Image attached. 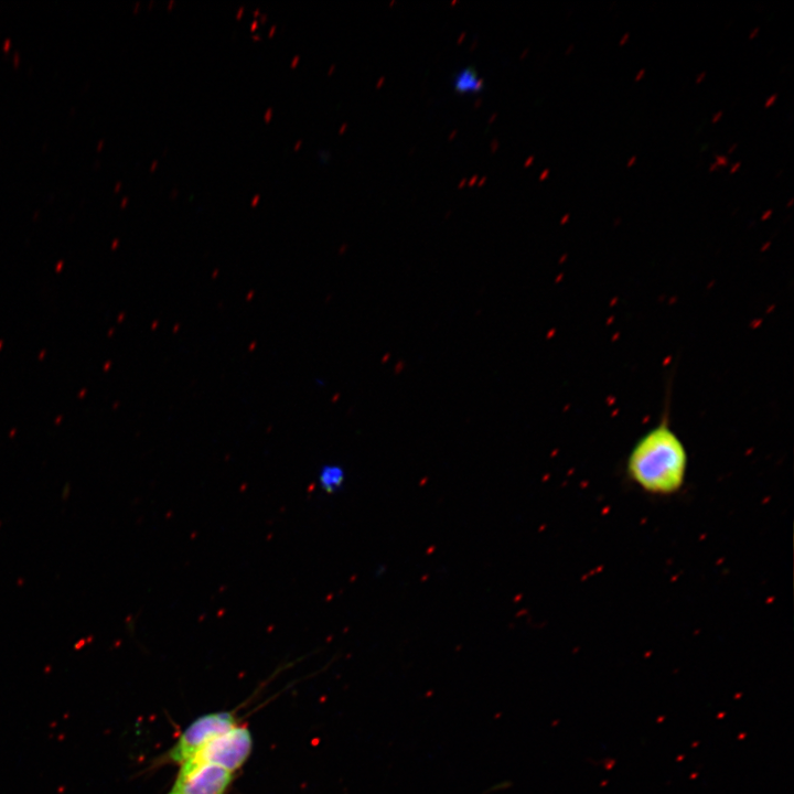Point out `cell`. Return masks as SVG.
Instances as JSON below:
<instances>
[{"label":"cell","mask_w":794,"mask_h":794,"mask_svg":"<svg viewBox=\"0 0 794 794\" xmlns=\"http://www.w3.org/2000/svg\"><path fill=\"white\" fill-rule=\"evenodd\" d=\"M717 169H718V167L716 165V163H711V164L709 165V168H708V171H709V172H713V171H716Z\"/></svg>","instance_id":"17"},{"label":"cell","mask_w":794,"mask_h":794,"mask_svg":"<svg viewBox=\"0 0 794 794\" xmlns=\"http://www.w3.org/2000/svg\"><path fill=\"white\" fill-rule=\"evenodd\" d=\"M233 773L212 764H180L168 794H227Z\"/></svg>","instance_id":"4"},{"label":"cell","mask_w":794,"mask_h":794,"mask_svg":"<svg viewBox=\"0 0 794 794\" xmlns=\"http://www.w3.org/2000/svg\"><path fill=\"white\" fill-rule=\"evenodd\" d=\"M636 155H632L626 162V168H632L636 163Z\"/></svg>","instance_id":"15"},{"label":"cell","mask_w":794,"mask_h":794,"mask_svg":"<svg viewBox=\"0 0 794 794\" xmlns=\"http://www.w3.org/2000/svg\"><path fill=\"white\" fill-rule=\"evenodd\" d=\"M238 725L234 712L217 711L197 717L179 736L160 761L182 764L214 738Z\"/></svg>","instance_id":"2"},{"label":"cell","mask_w":794,"mask_h":794,"mask_svg":"<svg viewBox=\"0 0 794 794\" xmlns=\"http://www.w3.org/2000/svg\"><path fill=\"white\" fill-rule=\"evenodd\" d=\"M629 40H630V33H629V32H625V33L621 36V39L619 40L618 45H619V46H624V45L629 42Z\"/></svg>","instance_id":"9"},{"label":"cell","mask_w":794,"mask_h":794,"mask_svg":"<svg viewBox=\"0 0 794 794\" xmlns=\"http://www.w3.org/2000/svg\"><path fill=\"white\" fill-rule=\"evenodd\" d=\"M251 750L253 736L249 729L237 725L214 738L185 762L193 765L212 764L233 773L247 761Z\"/></svg>","instance_id":"3"},{"label":"cell","mask_w":794,"mask_h":794,"mask_svg":"<svg viewBox=\"0 0 794 794\" xmlns=\"http://www.w3.org/2000/svg\"><path fill=\"white\" fill-rule=\"evenodd\" d=\"M722 115H723L722 110L715 112L711 118V124H717L722 118Z\"/></svg>","instance_id":"10"},{"label":"cell","mask_w":794,"mask_h":794,"mask_svg":"<svg viewBox=\"0 0 794 794\" xmlns=\"http://www.w3.org/2000/svg\"><path fill=\"white\" fill-rule=\"evenodd\" d=\"M706 77H707V72H705V71L700 72V73L696 76V79H695L696 84L702 83Z\"/></svg>","instance_id":"11"},{"label":"cell","mask_w":794,"mask_h":794,"mask_svg":"<svg viewBox=\"0 0 794 794\" xmlns=\"http://www.w3.org/2000/svg\"><path fill=\"white\" fill-rule=\"evenodd\" d=\"M793 203H794V198L792 197V198L788 200V202H787V204H786V207L792 206Z\"/></svg>","instance_id":"19"},{"label":"cell","mask_w":794,"mask_h":794,"mask_svg":"<svg viewBox=\"0 0 794 794\" xmlns=\"http://www.w3.org/2000/svg\"><path fill=\"white\" fill-rule=\"evenodd\" d=\"M316 481L324 493L334 494L343 489L346 482V471L339 463H324L318 470Z\"/></svg>","instance_id":"6"},{"label":"cell","mask_w":794,"mask_h":794,"mask_svg":"<svg viewBox=\"0 0 794 794\" xmlns=\"http://www.w3.org/2000/svg\"><path fill=\"white\" fill-rule=\"evenodd\" d=\"M737 147H738V143H733V144H731V146H730V147L728 148V151H727V153H728V154H731V153H733V152H734V150L737 149Z\"/></svg>","instance_id":"16"},{"label":"cell","mask_w":794,"mask_h":794,"mask_svg":"<svg viewBox=\"0 0 794 794\" xmlns=\"http://www.w3.org/2000/svg\"><path fill=\"white\" fill-rule=\"evenodd\" d=\"M452 88L459 95H478L484 90L485 82L473 66L459 68L452 76Z\"/></svg>","instance_id":"5"},{"label":"cell","mask_w":794,"mask_h":794,"mask_svg":"<svg viewBox=\"0 0 794 794\" xmlns=\"http://www.w3.org/2000/svg\"><path fill=\"white\" fill-rule=\"evenodd\" d=\"M646 69L641 68L634 76V82H640L645 76Z\"/></svg>","instance_id":"12"},{"label":"cell","mask_w":794,"mask_h":794,"mask_svg":"<svg viewBox=\"0 0 794 794\" xmlns=\"http://www.w3.org/2000/svg\"><path fill=\"white\" fill-rule=\"evenodd\" d=\"M779 94L774 93L771 96H769L764 103V108H770L774 105V103L777 100Z\"/></svg>","instance_id":"8"},{"label":"cell","mask_w":794,"mask_h":794,"mask_svg":"<svg viewBox=\"0 0 794 794\" xmlns=\"http://www.w3.org/2000/svg\"><path fill=\"white\" fill-rule=\"evenodd\" d=\"M771 214H772V210L765 211L764 214L762 215V219H764V218H766V217H770Z\"/></svg>","instance_id":"18"},{"label":"cell","mask_w":794,"mask_h":794,"mask_svg":"<svg viewBox=\"0 0 794 794\" xmlns=\"http://www.w3.org/2000/svg\"><path fill=\"white\" fill-rule=\"evenodd\" d=\"M759 33H760V28L759 26L753 28L749 33V40H753L754 37H757L759 35Z\"/></svg>","instance_id":"13"},{"label":"cell","mask_w":794,"mask_h":794,"mask_svg":"<svg viewBox=\"0 0 794 794\" xmlns=\"http://www.w3.org/2000/svg\"><path fill=\"white\" fill-rule=\"evenodd\" d=\"M715 163L719 167H727L729 164V159L726 155L722 154H715Z\"/></svg>","instance_id":"7"},{"label":"cell","mask_w":794,"mask_h":794,"mask_svg":"<svg viewBox=\"0 0 794 794\" xmlns=\"http://www.w3.org/2000/svg\"><path fill=\"white\" fill-rule=\"evenodd\" d=\"M688 463L684 441L664 416L635 441L625 470L630 481L644 493L670 496L683 489Z\"/></svg>","instance_id":"1"},{"label":"cell","mask_w":794,"mask_h":794,"mask_svg":"<svg viewBox=\"0 0 794 794\" xmlns=\"http://www.w3.org/2000/svg\"><path fill=\"white\" fill-rule=\"evenodd\" d=\"M740 168H741V162L737 161L731 165L729 173L734 174Z\"/></svg>","instance_id":"14"}]
</instances>
